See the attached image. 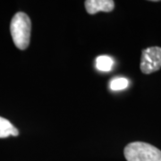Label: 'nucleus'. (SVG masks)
<instances>
[{
    "label": "nucleus",
    "mask_w": 161,
    "mask_h": 161,
    "mask_svg": "<svg viewBox=\"0 0 161 161\" xmlns=\"http://www.w3.org/2000/svg\"><path fill=\"white\" fill-rule=\"evenodd\" d=\"M88 14H95L98 12L109 13L115 8V2L113 0H87L84 3Z\"/></svg>",
    "instance_id": "obj_4"
},
{
    "label": "nucleus",
    "mask_w": 161,
    "mask_h": 161,
    "mask_svg": "<svg viewBox=\"0 0 161 161\" xmlns=\"http://www.w3.org/2000/svg\"><path fill=\"white\" fill-rule=\"evenodd\" d=\"M10 31L13 41L17 48L26 49L30 44L31 22L30 17L23 12L17 13L11 21Z\"/></svg>",
    "instance_id": "obj_1"
},
{
    "label": "nucleus",
    "mask_w": 161,
    "mask_h": 161,
    "mask_svg": "<svg viewBox=\"0 0 161 161\" xmlns=\"http://www.w3.org/2000/svg\"><path fill=\"white\" fill-rule=\"evenodd\" d=\"M96 68L101 72H109L114 66V59L109 56H99L95 61Z\"/></svg>",
    "instance_id": "obj_6"
},
{
    "label": "nucleus",
    "mask_w": 161,
    "mask_h": 161,
    "mask_svg": "<svg viewBox=\"0 0 161 161\" xmlns=\"http://www.w3.org/2000/svg\"><path fill=\"white\" fill-rule=\"evenodd\" d=\"M161 68V47H150L142 50L141 58V71L150 75Z\"/></svg>",
    "instance_id": "obj_3"
},
{
    "label": "nucleus",
    "mask_w": 161,
    "mask_h": 161,
    "mask_svg": "<svg viewBox=\"0 0 161 161\" xmlns=\"http://www.w3.org/2000/svg\"><path fill=\"white\" fill-rule=\"evenodd\" d=\"M19 131L4 117L0 116V138H7L9 136H18Z\"/></svg>",
    "instance_id": "obj_5"
},
{
    "label": "nucleus",
    "mask_w": 161,
    "mask_h": 161,
    "mask_svg": "<svg viewBox=\"0 0 161 161\" xmlns=\"http://www.w3.org/2000/svg\"><path fill=\"white\" fill-rule=\"evenodd\" d=\"M129 86V80L125 77H116L110 81L109 88L112 91H123Z\"/></svg>",
    "instance_id": "obj_7"
},
{
    "label": "nucleus",
    "mask_w": 161,
    "mask_h": 161,
    "mask_svg": "<svg viewBox=\"0 0 161 161\" xmlns=\"http://www.w3.org/2000/svg\"><path fill=\"white\" fill-rule=\"evenodd\" d=\"M127 161H161V150L142 142H134L125 148Z\"/></svg>",
    "instance_id": "obj_2"
}]
</instances>
